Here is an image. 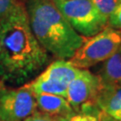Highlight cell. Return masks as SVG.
Returning a JSON list of instances; mask_svg holds the SVG:
<instances>
[{
	"label": "cell",
	"mask_w": 121,
	"mask_h": 121,
	"mask_svg": "<svg viewBox=\"0 0 121 121\" xmlns=\"http://www.w3.org/2000/svg\"><path fill=\"white\" fill-rule=\"evenodd\" d=\"M49 56L30 29L25 6L17 2L0 19V80L22 85L48 65Z\"/></svg>",
	"instance_id": "cell-1"
},
{
	"label": "cell",
	"mask_w": 121,
	"mask_h": 121,
	"mask_svg": "<svg viewBox=\"0 0 121 121\" xmlns=\"http://www.w3.org/2000/svg\"><path fill=\"white\" fill-rule=\"evenodd\" d=\"M25 9L30 29L41 47L60 60L73 56L84 42L51 0H27Z\"/></svg>",
	"instance_id": "cell-2"
},
{
	"label": "cell",
	"mask_w": 121,
	"mask_h": 121,
	"mask_svg": "<svg viewBox=\"0 0 121 121\" xmlns=\"http://www.w3.org/2000/svg\"><path fill=\"white\" fill-rule=\"evenodd\" d=\"M71 27L82 37L90 38L108 26V19L91 0H51Z\"/></svg>",
	"instance_id": "cell-3"
},
{
	"label": "cell",
	"mask_w": 121,
	"mask_h": 121,
	"mask_svg": "<svg viewBox=\"0 0 121 121\" xmlns=\"http://www.w3.org/2000/svg\"><path fill=\"white\" fill-rule=\"evenodd\" d=\"M121 46V30L109 26L86 38L69 62L79 69H87L108 59Z\"/></svg>",
	"instance_id": "cell-4"
},
{
	"label": "cell",
	"mask_w": 121,
	"mask_h": 121,
	"mask_svg": "<svg viewBox=\"0 0 121 121\" xmlns=\"http://www.w3.org/2000/svg\"><path fill=\"white\" fill-rule=\"evenodd\" d=\"M81 69L68 60H56L48 65L32 82L27 83L34 94L48 93L65 97L69 83L78 75Z\"/></svg>",
	"instance_id": "cell-5"
},
{
	"label": "cell",
	"mask_w": 121,
	"mask_h": 121,
	"mask_svg": "<svg viewBox=\"0 0 121 121\" xmlns=\"http://www.w3.org/2000/svg\"><path fill=\"white\" fill-rule=\"evenodd\" d=\"M36 110L34 93L27 84L16 89L0 88V121H23Z\"/></svg>",
	"instance_id": "cell-6"
},
{
	"label": "cell",
	"mask_w": 121,
	"mask_h": 121,
	"mask_svg": "<svg viewBox=\"0 0 121 121\" xmlns=\"http://www.w3.org/2000/svg\"><path fill=\"white\" fill-rule=\"evenodd\" d=\"M100 86L101 81L99 75L87 69H81L69 83L65 99L75 113L95 110V99Z\"/></svg>",
	"instance_id": "cell-7"
},
{
	"label": "cell",
	"mask_w": 121,
	"mask_h": 121,
	"mask_svg": "<svg viewBox=\"0 0 121 121\" xmlns=\"http://www.w3.org/2000/svg\"><path fill=\"white\" fill-rule=\"evenodd\" d=\"M37 103V110L51 116L70 117L74 110L65 97L48 93L34 94Z\"/></svg>",
	"instance_id": "cell-8"
},
{
	"label": "cell",
	"mask_w": 121,
	"mask_h": 121,
	"mask_svg": "<svg viewBox=\"0 0 121 121\" xmlns=\"http://www.w3.org/2000/svg\"><path fill=\"white\" fill-rule=\"evenodd\" d=\"M96 107L106 115L121 109V85L105 84L101 82V86L95 99Z\"/></svg>",
	"instance_id": "cell-9"
},
{
	"label": "cell",
	"mask_w": 121,
	"mask_h": 121,
	"mask_svg": "<svg viewBox=\"0 0 121 121\" xmlns=\"http://www.w3.org/2000/svg\"><path fill=\"white\" fill-rule=\"evenodd\" d=\"M99 76L102 83L121 85V46L103 62Z\"/></svg>",
	"instance_id": "cell-10"
},
{
	"label": "cell",
	"mask_w": 121,
	"mask_h": 121,
	"mask_svg": "<svg viewBox=\"0 0 121 121\" xmlns=\"http://www.w3.org/2000/svg\"><path fill=\"white\" fill-rule=\"evenodd\" d=\"M91 2L99 13L106 19H108L113 11L121 3V0H91Z\"/></svg>",
	"instance_id": "cell-11"
},
{
	"label": "cell",
	"mask_w": 121,
	"mask_h": 121,
	"mask_svg": "<svg viewBox=\"0 0 121 121\" xmlns=\"http://www.w3.org/2000/svg\"><path fill=\"white\" fill-rule=\"evenodd\" d=\"M104 113L100 110H91L83 112L74 113L73 116L67 118L65 121H99Z\"/></svg>",
	"instance_id": "cell-12"
},
{
	"label": "cell",
	"mask_w": 121,
	"mask_h": 121,
	"mask_svg": "<svg viewBox=\"0 0 121 121\" xmlns=\"http://www.w3.org/2000/svg\"><path fill=\"white\" fill-rule=\"evenodd\" d=\"M67 118L69 117H55L46 113L40 112L39 110H36L33 114H31L23 121H65Z\"/></svg>",
	"instance_id": "cell-13"
},
{
	"label": "cell",
	"mask_w": 121,
	"mask_h": 121,
	"mask_svg": "<svg viewBox=\"0 0 121 121\" xmlns=\"http://www.w3.org/2000/svg\"><path fill=\"white\" fill-rule=\"evenodd\" d=\"M108 25L116 30H121V3L108 17Z\"/></svg>",
	"instance_id": "cell-14"
},
{
	"label": "cell",
	"mask_w": 121,
	"mask_h": 121,
	"mask_svg": "<svg viewBox=\"0 0 121 121\" xmlns=\"http://www.w3.org/2000/svg\"><path fill=\"white\" fill-rule=\"evenodd\" d=\"M16 3V0H0V19L7 15Z\"/></svg>",
	"instance_id": "cell-15"
},
{
	"label": "cell",
	"mask_w": 121,
	"mask_h": 121,
	"mask_svg": "<svg viewBox=\"0 0 121 121\" xmlns=\"http://www.w3.org/2000/svg\"><path fill=\"white\" fill-rule=\"evenodd\" d=\"M110 117L114 118L115 120L117 121H121V109L120 110H118V111H116V112L112 113L111 115H109Z\"/></svg>",
	"instance_id": "cell-16"
},
{
	"label": "cell",
	"mask_w": 121,
	"mask_h": 121,
	"mask_svg": "<svg viewBox=\"0 0 121 121\" xmlns=\"http://www.w3.org/2000/svg\"><path fill=\"white\" fill-rule=\"evenodd\" d=\"M99 121H116V120H115L114 118H112V117H110V116H108V115H106V114H103Z\"/></svg>",
	"instance_id": "cell-17"
},
{
	"label": "cell",
	"mask_w": 121,
	"mask_h": 121,
	"mask_svg": "<svg viewBox=\"0 0 121 121\" xmlns=\"http://www.w3.org/2000/svg\"><path fill=\"white\" fill-rule=\"evenodd\" d=\"M116 121H117V120H116Z\"/></svg>",
	"instance_id": "cell-18"
}]
</instances>
